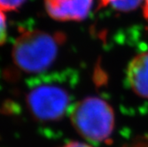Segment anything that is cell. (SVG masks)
<instances>
[{
  "label": "cell",
  "mask_w": 148,
  "mask_h": 147,
  "mask_svg": "<svg viewBox=\"0 0 148 147\" xmlns=\"http://www.w3.org/2000/svg\"><path fill=\"white\" fill-rule=\"evenodd\" d=\"M65 41L66 36L62 32L22 30L12 47V62L22 73H43L55 61Z\"/></svg>",
  "instance_id": "cell-1"
},
{
  "label": "cell",
  "mask_w": 148,
  "mask_h": 147,
  "mask_svg": "<svg viewBox=\"0 0 148 147\" xmlns=\"http://www.w3.org/2000/svg\"><path fill=\"white\" fill-rule=\"evenodd\" d=\"M70 120L75 129L94 143H111L114 129V113L106 101L87 97L73 105Z\"/></svg>",
  "instance_id": "cell-2"
},
{
  "label": "cell",
  "mask_w": 148,
  "mask_h": 147,
  "mask_svg": "<svg viewBox=\"0 0 148 147\" xmlns=\"http://www.w3.org/2000/svg\"><path fill=\"white\" fill-rule=\"evenodd\" d=\"M71 95L58 81H38L26 94V103L31 115L40 122H55L69 109Z\"/></svg>",
  "instance_id": "cell-3"
},
{
  "label": "cell",
  "mask_w": 148,
  "mask_h": 147,
  "mask_svg": "<svg viewBox=\"0 0 148 147\" xmlns=\"http://www.w3.org/2000/svg\"><path fill=\"white\" fill-rule=\"evenodd\" d=\"M93 0H45L48 15L60 21H81L90 13Z\"/></svg>",
  "instance_id": "cell-4"
},
{
  "label": "cell",
  "mask_w": 148,
  "mask_h": 147,
  "mask_svg": "<svg viewBox=\"0 0 148 147\" xmlns=\"http://www.w3.org/2000/svg\"><path fill=\"white\" fill-rule=\"evenodd\" d=\"M127 82L138 96L148 98V51L139 53L129 63Z\"/></svg>",
  "instance_id": "cell-5"
},
{
  "label": "cell",
  "mask_w": 148,
  "mask_h": 147,
  "mask_svg": "<svg viewBox=\"0 0 148 147\" xmlns=\"http://www.w3.org/2000/svg\"><path fill=\"white\" fill-rule=\"evenodd\" d=\"M143 0H99V9L111 8L118 12H130L136 10Z\"/></svg>",
  "instance_id": "cell-6"
},
{
  "label": "cell",
  "mask_w": 148,
  "mask_h": 147,
  "mask_svg": "<svg viewBox=\"0 0 148 147\" xmlns=\"http://www.w3.org/2000/svg\"><path fill=\"white\" fill-rule=\"evenodd\" d=\"M26 0H0V10L3 12H12L18 10Z\"/></svg>",
  "instance_id": "cell-7"
},
{
  "label": "cell",
  "mask_w": 148,
  "mask_h": 147,
  "mask_svg": "<svg viewBox=\"0 0 148 147\" xmlns=\"http://www.w3.org/2000/svg\"><path fill=\"white\" fill-rule=\"evenodd\" d=\"M7 38L6 18L2 10H0V45H3Z\"/></svg>",
  "instance_id": "cell-8"
},
{
  "label": "cell",
  "mask_w": 148,
  "mask_h": 147,
  "mask_svg": "<svg viewBox=\"0 0 148 147\" xmlns=\"http://www.w3.org/2000/svg\"><path fill=\"white\" fill-rule=\"evenodd\" d=\"M123 147H148V134L136 138Z\"/></svg>",
  "instance_id": "cell-9"
},
{
  "label": "cell",
  "mask_w": 148,
  "mask_h": 147,
  "mask_svg": "<svg viewBox=\"0 0 148 147\" xmlns=\"http://www.w3.org/2000/svg\"><path fill=\"white\" fill-rule=\"evenodd\" d=\"M62 147H91L90 145L82 143V142H78V141H74V142H69L66 144H65Z\"/></svg>",
  "instance_id": "cell-10"
},
{
  "label": "cell",
  "mask_w": 148,
  "mask_h": 147,
  "mask_svg": "<svg viewBox=\"0 0 148 147\" xmlns=\"http://www.w3.org/2000/svg\"><path fill=\"white\" fill-rule=\"evenodd\" d=\"M143 14L144 17L148 20V0H145V4L143 7Z\"/></svg>",
  "instance_id": "cell-11"
}]
</instances>
